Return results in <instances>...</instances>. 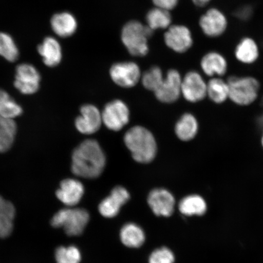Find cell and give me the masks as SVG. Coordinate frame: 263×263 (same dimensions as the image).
I'll list each match as a JSON object with an SVG mask.
<instances>
[{
	"label": "cell",
	"mask_w": 263,
	"mask_h": 263,
	"mask_svg": "<svg viewBox=\"0 0 263 263\" xmlns=\"http://www.w3.org/2000/svg\"><path fill=\"white\" fill-rule=\"evenodd\" d=\"M71 172L85 179H96L106 167V157L94 139L85 140L74 150L71 157Z\"/></svg>",
	"instance_id": "cell-1"
},
{
	"label": "cell",
	"mask_w": 263,
	"mask_h": 263,
	"mask_svg": "<svg viewBox=\"0 0 263 263\" xmlns=\"http://www.w3.org/2000/svg\"><path fill=\"white\" fill-rule=\"evenodd\" d=\"M182 81L178 71L174 69L168 71L160 86L154 92L157 100L163 103H173L178 100L182 95Z\"/></svg>",
	"instance_id": "cell-14"
},
{
	"label": "cell",
	"mask_w": 263,
	"mask_h": 263,
	"mask_svg": "<svg viewBox=\"0 0 263 263\" xmlns=\"http://www.w3.org/2000/svg\"><path fill=\"white\" fill-rule=\"evenodd\" d=\"M201 72L191 70L182 78L181 92L190 103H196L206 97L207 81Z\"/></svg>",
	"instance_id": "cell-11"
},
{
	"label": "cell",
	"mask_w": 263,
	"mask_h": 263,
	"mask_svg": "<svg viewBox=\"0 0 263 263\" xmlns=\"http://www.w3.org/2000/svg\"><path fill=\"white\" fill-rule=\"evenodd\" d=\"M229 87V99L240 106L254 103L258 97L260 82L251 75H231L227 78Z\"/></svg>",
	"instance_id": "cell-4"
},
{
	"label": "cell",
	"mask_w": 263,
	"mask_h": 263,
	"mask_svg": "<svg viewBox=\"0 0 263 263\" xmlns=\"http://www.w3.org/2000/svg\"><path fill=\"white\" fill-rule=\"evenodd\" d=\"M255 9L249 3H244L236 7L233 12V16L236 21L241 23H248L254 18Z\"/></svg>",
	"instance_id": "cell-32"
},
{
	"label": "cell",
	"mask_w": 263,
	"mask_h": 263,
	"mask_svg": "<svg viewBox=\"0 0 263 263\" xmlns=\"http://www.w3.org/2000/svg\"><path fill=\"white\" fill-rule=\"evenodd\" d=\"M196 8L203 9L214 4L215 0H190Z\"/></svg>",
	"instance_id": "cell-35"
},
{
	"label": "cell",
	"mask_w": 263,
	"mask_h": 263,
	"mask_svg": "<svg viewBox=\"0 0 263 263\" xmlns=\"http://www.w3.org/2000/svg\"><path fill=\"white\" fill-rule=\"evenodd\" d=\"M156 7L170 11L179 4V0H153Z\"/></svg>",
	"instance_id": "cell-34"
},
{
	"label": "cell",
	"mask_w": 263,
	"mask_h": 263,
	"mask_svg": "<svg viewBox=\"0 0 263 263\" xmlns=\"http://www.w3.org/2000/svg\"><path fill=\"white\" fill-rule=\"evenodd\" d=\"M164 80L162 70L159 67H153L151 68L141 75V80L146 89L155 92L160 86Z\"/></svg>",
	"instance_id": "cell-30"
},
{
	"label": "cell",
	"mask_w": 263,
	"mask_h": 263,
	"mask_svg": "<svg viewBox=\"0 0 263 263\" xmlns=\"http://www.w3.org/2000/svg\"><path fill=\"white\" fill-rule=\"evenodd\" d=\"M178 208L184 216H202L207 210L205 200L201 196L191 195L180 200Z\"/></svg>",
	"instance_id": "cell-24"
},
{
	"label": "cell",
	"mask_w": 263,
	"mask_h": 263,
	"mask_svg": "<svg viewBox=\"0 0 263 263\" xmlns=\"http://www.w3.org/2000/svg\"><path fill=\"white\" fill-rule=\"evenodd\" d=\"M41 78L40 73L34 66L22 64L16 68L14 85L23 94H34L40 87Z\"/></svg>",
	"instance_id": "cell-13"
},
{
	"label": "cell",
	"mask_w": 263,
	"mask_h": 263,
	"mask_svg": "<svg viewBox=\"0 0 263 263\" xmlns=\"http://www.w3.org/2000/svg\"><path fill=\"white\" fill-rule=\"evenodd\" d=\"M23 112L22 108L7 92L0 89V115L14 120Z\"/></svg>",
	"instance_id": "cell-28"
},
{
	"label": "cell",
	"mask_w": 263,
	"mask_h": 263,
	"mask_svg": "<svg viewBox=\"0 0 263 263\" xmlns=\"http://www.w3.org/2000/svg\"><path fill=\"white\" fill-rule=\"evenodd\" d=\"M147 26L151 30L168 28L172 25V17L169 11L156 7L146 15Z\"/></svg>",
	"instance_id": "cell-26"
},
{
	"label": "cell",
	"mask_w": 263,
	"mask_h": 263,
	"mask_svg": "<svg viewBox=\"0 0 263 263\" xmlns=\"http://www.w3.org/2000/svg\"><path fill=\"white\" fill-rule=\"evenodd\" d=\"M37 50L44 64L49 67H54L60 64L62 59V48L57 39L52 37L45 38Z\"/></svg>",
	"instance_id": "cell-20"
},
{
	"label": "cell",
	"mask_w": 263,
	"mask_h": 263,
	"mask_svg": "<svg viewBox=\"0 0 263 263\" xmlns=\"http://www.w3.org/2000/svg\"><path fill=\"white\" fill-rule=\"evenodd\" d=\"M57 263H80L81 254L74 246L59 247L55 251Z\"/></svg>",
	"instance_id": "cell-31"
},
{
	"label": "cell",
	"mask_w": 263,
	"mask_h": 263,
	"mask_svg": "<svg viewBox=\"0 0 263 263\" xmlns=\"http://www.w3.org/2000/svg\"><path fill=\"white\" fill-rule=\"evenodd\" d=\"M103 119L101 111L94 105L85 104L80 110V115L75 120V126L80 133L91 135L100 130Z\"/></svg>",
	"instance_id": "cell-15"
},
{
	"label": "cell",
	"mask_w": 263,
	"mask_h": 263,
	"mask_svg": "<svg viewBox=\"0 0 263 263\" xmlns=\"http://www.w3.org/2000/svg\"><path fill=\"white\" fill-rule=\"evenodd\" d=\"M197 26L207 40L216 42L222 40L228 34L231 19L224 9L213 4L202 9L197 20Z\"/></svg>",
	"instance_id": "cell-3"
},
{
	"label": "cell",
	"mask_w": 263,
	"mask_h": 263,
	"mask_svg": "<svg viewBox=\"0 0 263 263\" xmlns=\"http://www.w3.org/2000/svg\"><path fill=\"white\" fill-rule=\"evenodd\" d=\"M130 197L129 193L124 187H115L110 195L102 200L99 205V212L105 218H114L119 213L121 207L130 199Z\"/></svg>",
	"instance_id": "cell-17"
},
{
	"label": "cell",
	"mask_w": 263,
	"mask_h": 263,
	"mask_svg": "<svg viewBox=\"0 0 263 263\" xmlns=\"http://www.w3.org/2000/svg\"><path fill=\"white\" fill-rule=\"evenodd\" d=\"M148 205L156 216L169 217L175 207V198L172 193L164 189H154L147 197Z\"/></svg>",
	"instance_id": "cell-16"
},
{
	"label": "cell",
	"mask_w": 263,
	"mask_h": 263,
	"mask_svg": "<svg viewBox=\"0 0 263 263\" xmlns=\"http://www.w3.org/2000/svg\"><path fill=\"white\" fill-rule=\"evenodd\" d=\"M175 256L168 248L163 247L157 249L151 254L149 263H174Z\"/></svg>",
	"instance_id": "cell-33"
},
{
	"label": "cell",
	"mask_w": 263,
	"mask_h": 263,
	"mask_svg": "<svg viewBox=\"0 0 263 263\" xmlns=\"http://www.w3.org/2000/svg\"><path fill=\"white\" fill-rule=\"evenodd\" d=\"M199 67L200 72L209 79L224 78L229 71V59L221 49L209 48L200 57Z\"/></svg>",
	"instance_id": "cell-8"
},
{
	"label": "cell",
	"mask_w": 263,
	"mask_h": 263,
	"mask_svg": "<svg viewBox=\"0 0 263 263\" xmlns=\"http://www.w3.org/2000/svg\"><path fill=\"white\" fill-rule=\"evenodd\" d=\"M166 45L178 54H185L195 45L193 33L185 25H171L164 36Z\"/></svg>",
	"instance_id": "cell-9"
},
{
	"label": "cell",
	"mask_w": 263,
	"mask_h": 263,
	"mask_svg": "<svg viewBox=\"0 0 263 263\" xmlns=\"http://www.w3.org/2000/svg\"><path fill=\"white\" fill-rule=\"evenodd\" d=\"M198 131V121L193 114L190 113L183 114L177 121L175 126L176 136L183 141H189L195 139Z\"/></svg>",
	"instance_id": "cell-21"
},
{
	"label": "cell",
	"mask_w": 263,
	"mask_h": 263,
	"mask_svg": "<svg viewBox=\"0 0 263 263\" xmlns=\"http://www.w3.org/2000/svg\"><path fill=\"white\" fill-rule=\"evenodd\" d=\"M153 30L141 23L133 21L124 26L121 32V41L131 55L142 57L149 51L148 39Z\"/></svg>",
	"instance_id": "cell-5"
},
{
	"label": "cell",
	"mask_w": 263,
	"mask_h": 263,
	"mask_svg": "<svg viewBox=\"0 0 263 263\" xmlns=\"http://www.w3.org/2000/svg\"><path fill=\"white\" fill-rule=\"evenodd\" d=\"M120 239L128 248H139L144 244L146 236L143 230L134 223H127L120 230Z\"/></svg>",
	"instance_id": "cell-23"
},
{
	"label": "cell",
	"mask_w": 263,
	"mask_h": 263,
	"mask_svg": "<svg viewBox=\"0 0 263 263\" xmlns=\"http://www.w3.org/2000/svg\"><path fill=\"white\" fill-rule=\"evenodd\" d=\"M109 73L114 83L123 88L136 86L141 78L139 65L133 62L115 64L111 66Z\"/></svg>",
	"instance_id": "cell-12"
},
{
	"label": "cell",
	"mask_w": 263,
	"mask_h": 263,
	"mask_svg": "<svg viewBox=\"0 0 263 263\" xmlns=\"http://www.w3.org/2000/svg\"><path fill=\"white\" fill-rule=\"evenodd\" d=\"M0 55L9 62H15L19 57L18 48L14 39L7 33L0 32Z\"/></svg>",
	"instance_id": "cell-29"
},
{
	"label": "cell",
	"mask_w": 263,
	"mask_h": 263,
	"mask_svg": "<svg viewBox=\"0 0 263 263\" xmlns=\"http://www.w3.org/2000/svg\"><path fill=\"white\" fill-rule=\"evenodd\" d=\"M261 142L262 146L263 147V134H262V136L261 137Z\"/></svg>",
	"instance_id": "cell-37"
},
{
	"label": "cell",
	"mask_w": 263,
	"mask_h": 263,
	"mask_svg": "<svg viewBox=\"0 0 263 263\" xmlns=\"http://www.w3.org/2000/svg\"><path fill=\"white\" fill-rule=\"evenodd\" d=\"M231 54L236 63L251 67L260 61L262 48L260 42L254 35L245 34L240 36L233 44Z\"/></svg>",
	"instance_id": "cell-7"
},
{
	"label": "cell",
	"mask_w": 263,
	"mask_h": 263,
	"mask_svg": "<svg viewBox=\"0 0 263 263\" xmlns=\"http://www.w3.org/2000/svg\"><path fill=\"white\" fill-rule=\"evenodd\" d=\"M6 202H7V200H5L3 197L0 196V213L2 212L3 208H4Z\"/></svg>",
	"instance_id": "cell-36"
},
{
	"label": "cell",
	"mask_w": 263,
	"mask_h": 263,
	"mask_svg": "<svg viewBox=\"0 0 263 263\" xmlns=\"http://www.w3.org/2000/svg\"><path fill=\"white\" fill-rule=\"evenodd\" d=\"M16 133L14 120L0 115V153L7 152L12 147Z\"/></svg>",
	"instance_id": "cell-25"
},
{
	"label": "cell",
	"mask_w": 263,
	"mask_h": 263,
	"mask_svg": "<svg viewBox=\"0 0 263 263\" xmlns=\"http://www.w3.org/2000/svg\"><path fill=\"white\" fill-rule=\"evenodd\" d=\"M124 142L134 160L138 163H149L156 157L157 144L155 137L145 127L136 126L130 128L124 134Z\"/></svg>",
	"instance_id": "cell-2"
},
{
	"label": "cell",
	"mask_w": 263,
	"mask_h": 263,
	"mask_svg": "<svg viewBox=\"0 0 263 263\" xmlns=\"http://www.w3.org/2000/svg\"><path fill=\"white\" fill-rule=\"evenodd\" d=\"M206 97L213 103L222 104L229 99V87L224 78H212L207 81Z\"/></svg>",
	"instance_id": "cell-22"
},
{
	"label": "cell",
	"mask_w": 263,
	"mask_h": 263,
	"mask_svg": "<svg viewBox=\"0 0 263 263\" xmlns=\"http://www.w3.org/2000/svg\"><path fill=\"white\" fill-rule=\"evenodd\" d=\"M101 114L103 124L110 130L120 131L129 122V108L120 100H115L107 103Z\"/></svg>",
	"instance_id": "cell-10"
},
{
	"label": "cell",
	"mask_w": 263,
	"mask_h": 263,
	"mask_svg": "<svg viewBox=\"0 0 263 263\" xmlns=\"http://www.w3.org/2000/svg\"><path fill=\"white\" fill-rule=\"evenodd\" d=\"M15 209L11 202L8 201L0 213V238H8L14 229Z\"/></svg>",
	"instance_id": "cell-27"
},
{
	"label": "cell",
	"mask_w": 263,
	"mask_h": 263,
	"mask_svg": "<svg viewBox=\"0 0 263 263\" xmlns=\"http://www.w3.org/2000/svg\"><path fill=\"white\" fill-rule=\"evenodd\" d=\"M84 191V185L80 181L67 179L62 181L55 195L64 204L68 207H73L81 201Z\"/></svg>",
	"instance_id": "cell-18"
},
{
	"label": "cell",
	"mask_w": 263,
	"mask_h": 263,
	"mask_svg": "<svg viewBox=\"0 0 263 263\" xmlns=\"http://www.w3.org/2000/svg\"><path fill=\"white\" fill-rule=\"evenodd\" d=\"M89 220V213L86 210L68 207L55 214L51 224L54 228H62L68 236H76L83 233Z\"/></svg>",
	"instance_id": "cell-6"
},
{
	"label": "cell",
	"mask_w": 263,
	"mask_h": 263,
	"mask_svg": "<svg viewBox=\"0 0 263 263\" xmlns=\"http://www.w3.org/2000/svg\"><path fill=\"white\" fill-rule=\"evenodd\" d=\"M52 31L61 37L73 35L78 28V22L73 15L67 12L58 13L51 19Z\"/></svg>",
	"instance_id": "cell-19"
}]
</instances>
